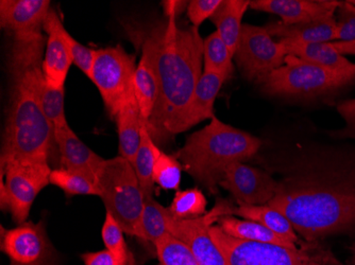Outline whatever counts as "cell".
<instances>
[{
    "instance_id": "cell-1",
    "label": "cell",
    "mask_w": 355,
    "mask_h": 265,
    "mask_svg": "<svg viewBox=\"0 0 355 265\" xmlns=\"http://www.w3.org/2000/svg\"><path fill=\"white\" fill-rule=\"evenodd\" d=\"M278 181L268 205L305 240L355 228V147H311Z\"/></svg>"
},
{
    "instance_id": "cell-2",
    "label": "cell",
    "mask_w": 355,
    "mask_h": 265,
    "mask_svg": "<svg viewBox=\"0 0 355 265\" xmlns=\"http://www.w3.org/2000/svg\"><path fill=\"white\" fill-rule=\"evenodd\" d=\"M42 31L14 37L10 55L11 95L1 150V165L12 161L48 163L55 129L41 103L44 46Z\"/></svg>"
},
{
    "instance_id": "cell-3",
    "label": "cell",
    "mask_w": 355,
    "mask_h": 265,
    "mask_svg": "<svg viewBox=\"0 0 355 265\" xmlns=\"http://www.w3.org/2000/svg\"><path fill=\"white\" fill-rule=\"evenodd\" d=\"M153 45L159 81V97L147 125L153 140L164 145L178 135L202 75L203 39L198 28H181L177 17L141 32Z\"/></svg>"
},
{
    "instance_id": "cell-4",
    "label": "cell",
    "mask_w": 355,
    "mask_h": 265,
    "mask_svg": "<svg viewBox=\"0 0 355 265\" xmlns=\"http://www.w3.org/2000/svg\"><path fill=\"white\" fill-rule=\"evenodd\" d=\"M261 145L260 139L214 116L207 127L187 138L175 157L195 181L209 192L216 193L229 165L252 158Z\"/></svg>"
},
{
    "instance_id": "cell-5",
    "label": "cell",
    "mask_w": 355,
    "mask_h": 265,
    "mask_svg": "<svg viewBox=\"0 0 355 265\" xmlns=\"http://www.w3.org/2000/svg\"><path fill=\"white\" fill-rule=\"evenodd\" d=\"M354 83L355 66L347 71H335L286 55L284 65L259 84L267 95L304 99L331 95Z\"/></svg>"
},
{
    "instance_id": "cell-6",
    "label": "cell",
    "mask_w": 355,
    "mask_h": 265,
    "mask_svg": "<svg viewBox=\"0 0 355 265\" xmlns=\"http://www.w3.org/2000/svg\"><path fill=\"white\" fill-rule=\"evenodd\" d=\"M99 197L125 234L137 237L146 197L132 163L121 156L105 159L96 177Z\"/></svg>"
},
{
    "instance_id": "cell-7",
    "label": "cell",
    "mask_w": 355,
    "mask_h": 265,
    "mask_svg": "<svg viewBox=\"0 0 355 265\" xmlns=\"http://www.w3.org/2000/svg\"><path fill=\"white\" fill-rule=\"evenodd\" d=\"M135 59L121 45L103 48L96 53L89 77L98 89L111 119H115L123 101L135 93Z\"/></svg>"
},
{
    "instance_id": "cell-8",
    "label": "cell",
    "mask_w": 355,
    "mask_h": 265,
    "mask_svg": "<svg viewBox=\"0 0 355 265\" xmlns=\"http://www.w3.org/2000/svg\"><path fill=\"white\" fill-rule=\"evenodd\" d=\"M287 53L284 46L273 41L265 27L245 24L234 57L241 73L257 84L272 71L284 65Z\"/></svg>"
},
{
    "instance_id": "cell-9",
    "label": "cell",
    "mask_w": 355,
    "mask_h": 265,
    "mask_svg": "<svg viewBox=\"0 0 355 265\" xmlns=\"http://www.w3.org/2000/svg\"><path fill=\"white\" fill-rule=\"evenodd\" d=\"M211 237L229 265H309L311 256L305 250L268 243L239 240L213 225Z\"/></svg>"
},
{
    "instance_id": "cell-10",
    "label": "cell",
    "mask_w": 355,
    "mask_h": 265,
    "mask_svg": "<svg viewBox=\"0 0 355 265\" xmlns=\"http://www.w3.org/2000/svg\"><path fill=\"white\" fill-rule=\"evenodd\" d=\"M9 194V211L17 225L24 224L39 193L51 184V169L48 163L12 161L1 165Z\"/></svg>"
},
{
    "instance_id": "cell-11",
    "label": "cell",
    "mask_w": 355,
    "mask_h": 265,
    "mask_svg": "<svg viewBox=\"0 0 355 265\" xmlns=\"http://www.w3.org/2000/svg\"><path fill=\"white\" fill-rule=\"evenodd\" d=\"M234 209L228 202L218 201L207 214L193 220H178L166 212L167 227L175 238L191 248L200 265H229L219 247L211 237L209 229L223 217L233 215Z\"/></svg>"
},
{
    "instance_id": "cell-12",
    "label": "cell",
    "mask_w": 355,
    "mask_h": 265,
    "mask_svg": "<svg viewBox=\"0 0 355 265\" xmlns=\"http://www.w3.org/2000/svg\"><path fill=\"white\" fill-rule=\"evenodd\" d=\"M1 250L10 265H58L59 257L43 222H25L12 229L1 227Z\"/></svg>"
},
{
    "instance_id": "cell-13",
    "label": "cell",
    "mask_w": 355,
    "mask_h": 265,
    "mask_svg": "<svg viewBox=\"0 0 355 265\" xmlns=\"http://www.w3.org/2000/svg\"><path fill=\"white\" fill-rule=\"evenodd\" d=\"M219 186L228 190L239 205H267L276 197L279 181L270 174L243 161L231 163Z\"/></svg>"
},
{
    "instance_id": "cell-14",
    "label": "cell",
    "mask_w": 355,
    "mask_h": 265,
    "mask_svg": "<svg viewBox=\"0 0 355 265\" xmlns=\"http://www.w3.org/2000/svg\"><path fill=\"white\" fill-rule=\"evenodd\" d=\"M64 26L57 12L51 10L44 21L43 30L47 35L43 73L48 85L55 89L65 87L73 57L62 37Z\"/></svg>"
},
{
    "instance_id": "cell-15",
    "label": "cell",
    "mask_w": 355,
    "mask_h": 265,
    "mask_svg": "<svg viewBox=\"0 0 355 265\" xmlns=\"http://www.w3.org/2000/svg\"><path fill=\"white\" fill-rule=\"evenodd\" d=\"M340 1L335 0H253L250 8L257 11L276 14L285 25L310 23L334 17Z\"/></svg>"
},
{
    "instance_id": "cell-16",
    "label": "cell",
    "mask_w": 355,
    "mask_h": 265,
    "mask_svg": "<svg viewBox=\"0 0 355 265\" xmlns=\"http://www.w3.org/2000/svg\"><path fill=\"white\" fill-rule=\"evenodd\" d=\"M49 0H1L0 25L14 37H24L43 30L51 12Z\"/></svg>"
},
{
    "instance_id": "cell-17",
    "label": "cell",
    "mask_w": 355,
    "mask_h": 265,
    "mask_svg": "<svg viewBox=\"0 0 355 265\" xmlns=\"http://www.w3.org/2000/svg\"><path fill=\"white\" fill-rule=\"evenodd\" d=\"M131 37L139 39L141 46V57L135 75V93L139 103L141 118L148 125L159 97V81L155 69V53L150 42L139 32Z\"/></svg>"
},
{
    "instance_id": "cell-18",
    "label": "cell",
    "mask_w": 355,
    "mask_h": 265,
    "mask_svg": "<svg viewBox=\"0 0 355 265\" xmlns=\"http://www.w3.org/2000/svg\"><path fill=\"white\" fill-rule=\"evenodd\" d=\"M55 141L61 155V168L83 173L96 181L105 158L83 143L69 125L55 129Z\"/></svg>"
},
{
    "instance_id": "cell-19",
    "label": "cell",
    "mask_w": 355,
    "mask_h": 265,
    "mask_svg": "<svg viewBox=\"0 0 355 265\" xmlns=\"http://www.w3.org/2000/svg\"><path fill=\"white\" fill-rule=\"evenodd\" d=\"M228 79L225 75L218 73H202L193 91L189 107L185 111L184 117L178 127V134L214 117L215 100L221 86Z\"/></svg>"
},
{
    "instance_id": "cell-20",
    "label": "cell",
    "mask_w": 355,
    "mask_h": 265,
    "mask_svg": "<svg viewBox=\"0 0 355 265\" xmlns=\"http://www.w3.org/2000/svg\"><path fill=\"white\" fill-rule=\"evenodd\" d=\"M336 19H318L310 23L285 25L282 21L267 24L265 29L280 41L298 44L332 43L336 39Z\"/></svg>"
},
{
    "instance_id": "cell-21",
    "label": "cell",
    "mask_w": 355,
    "mask_h": 265,
    "mask_svg": "<svg viewBox=\"0 0 355 265\" xmlns=\"http://www.w3.org/2000/svg\"><path fill=\"white\" fill-rule=\"evenodd\" d=\"M119 135V156L131 163L139 150L141 136V118L135 93L123 101L115 117Z\"/></svg>"
},
{
    "instance_id": "cell-22",
    "label": "cell",
    "mask_w": 355,
    "mask_h": 265,
    "mask_svg": "<svg viewBox=\"0 0 355 265\" xmlns=\"http://www.w3.org/2000/svg\"><path fill=\"white\" fill-rule=\"evenodd\" d=\"M284 46L287 55L298 57L303 61L315 65L335 69L347 71L353 68L355 64L351 63L345 55H340L335 49L332 43L298 44L291 42L279 41Z\"/></svg>"
},
{
    "instance_id": "cell-23",
    "label": "cell",
    "mask_w": 355,
    "mask_h": 265,
    "mask_svg": "<svg viewBox=\"0 0 355 265\" xmlns=\"http://www.w3.org/2000/svg\"><path fill=\"white\" fill-rule=\"evenodd\" d=\"M248 7H250L249 0H223L214 15L209 19L216 26L217 33L225 42L233 57L241 37V19Z\"/></svg>"
},
{
    "instance_id": "cell-24",
    "label": "cell",
    "mask_w": 355,
    "mask_h": 265,
    "mask_svg": "<svg viewBox=\"0 0 355 265\" xmlns=\"http://www.w3.org/2000/svg\"><path fill=\"white\" fill-rule=\"evenodd\" d=\"M233 214L239 215L245 220L260 223L281 238L295 244L299 241L292 223L289 222L288 219L281 211L269 206L268 204L260 206L239 205V208L234 209Z\"/></svg>"
},
{
    "instance_id": "cell-25",
    "label": "cell",
    "mask_w": 355,
    "mask_h": 265,
    "mask_svg": "<svg viewBox=\"0 0 355 265\" xmlns=\"http://www.w3.org/2000/svg\"><path fill=\"white\" fill-rule=\"evenodd\" d=\"M225 234L239 240L252 241V242L268 243V244L281 245L289 248H298L295 243L281 238L275 234L270 229L263 226L260 223L253 222L250 220H239L233 218L231 215L223 217L218 221Z\"/></svg>"
},
{
    "instance_id": "cell-26",
    "label": "cell",
    "mask_w": 355,
    "mask_h": 265,
    "mask_svg": "<svg viewBox=\"0 0 355 265\" xmlns=\"http://www.w3.org/2000/svg\"><path fill=\"white\" fill-rule=\"evenodd\" d=\"M155 143L149 134L146 123L141 121V143L132 165L146 199H151L155 193V181H153V165H155L153 145Z\"/></svg>"
},
{
    "instance_id": "cell-27",
    "label": "cell",
    "mask_w": 355,
    "mask_h": 265,
    "mask_svg": "<svg viewBox=\"0 0 355 265\" xmlns=\"http://www.w3.org/2000/svg\"><path fill=\"white\" fill-rule=\"evenodd\" d=\"M232 55L216 32L203 41V73H214L230 79L234 73Z\"/></svg>"
},
{
    "instance_id": "cell-28",
    "label": "cell",
    "mask_w": 355,
    "mask_h": 265,
    "mask_svg": "<svg viewBox=\"0 0 355 265\" xmlns=\"http://www.w3.org/2000/svg\"><path fill=\"white\" fill-rule=\"evenodd\" d=\"M167 207L151 199H146L141 222H139L137 238L153 245L171 235L166 222Z\"/></svg>"
},
{
    "instance_id": "cell-29",
    "label": "cell",
    "mask_w": 355,
    "mask_h": 265,
    "mask_svg": "<svg viewBox=\"0 0 355 265\" xmlns=\"http://www.w3.org/2000/svg\"><path fill=\"white\" fill-rule=\"evenodd\" d=\"M155 165H153V181L164 190H179L181 183L182 165L173 155L166 154L155 143Z\"/></svg>"
},
{
    "instance_id": "cell-30",
    "label": "cell",
    "mask_w": 355,
    "mask_h": 265,
    "mask_svg": "<svg viewBox=\"0 0 355 265\" xmlns=\"http://www.w3.org/2000/svg\"><path fill=\"white\" fill-rule=\"evenodd\" d=\"M51 185L58 187L69 197L73 195H96L99 197L97 183L83 173L60 168L51 171Z\"/></svg>"
},
{
    "instance_id": "cell-31",
    "label": "cell",
    "mask_w": 355,
    "mask_h": 265,
    "mask_svg": "<svg viewBox=\"0 0 355 265\" xmlns=\"http://www.w3.org/2000/svg\"><path fill=\"white\" fill-rule=\"evenodd\" d=\"M207 209V199L198 189L177 191L168 207L169 213L178 220H193L202 217Z\"/></svg>"
},
{
    "instance_id": "cell-32",
    "label": "cell",
    "mask_w": 355,
    "mask_h": 265,
    "mask_svg": "<svg viewBox=\"0 0 355 265\" xmlns=\"http://www.w3.org/2000/svg\"><path fill=\"white\" fill-rule=\"evenodd\" d=\"M155 247L161 265H200L191 248L171 234L157 241Z\"/></svg>"
},
{
    "instance_id": "cell-33",
    "label": "cell",
    "mask_w": 355,
    "mask_h": 265,
    "mask_svg": "<svg viewBox=\"0 0 355 265\" xmlns=\"http://www.w3.org/2000/svg\"><path fill=\"white\" fill-rule=\"evenodd\" d=\"M64 98H65V87L55 89L44 81L41 89L42 109L45 113L46 118L51 123L53 129L69 125L64 109Z\"/></svg>"
},
{
    "instance_id": "cell-34",
    "label": "cell",
    "mask_w": 355,
    "mask_h": 265,
    "mask_svg": "<svg viewBox=\"0 0 355 265\" xmlns=\"http://www.w3.org/2000/svg\"><path fill=\"white\" fill-rule=\"evenodd\" d=\"M123 232L125 231L123 230L119 222L113 218V215L107 212L105 223H103V229H101V237H103L105 248L109 250L110 252L114 253L119 258L129 262L130 261V252L128 250L127 244H125Z\"/></svg>"
},
{
    "instance_id": "cell-35",
    "label": "cell",
    "mask_w": 355,
    "mask_h": 265,
    "mask_svg": "<svg viewBox=\"0 0 355 265\" xmlns=\"http://www.w3.org/2000/svg\"><path fill=\"white\" fill-rule=\"evenodd\" d=\"M62 37H63L64 41H65L69 51H71L73 64L85 75L89 77L97 51L92 49V48L85 47L83 44L76 41L65 28L62 29Z\"/></svg>"
},
{
    "instance_id": "cell-36",
    "label": "cell",
    "mask_w": 355,
    "mask_h": 265,
    "mask_svg": "<svg viewBox=\"0 0 355 265\" xmlns=\"http://www.w3.org/2000/svg\"><path fill=\"white\" fill-rule=\"evenodd\" d=\"M336 39L335 42L355 41V7L348 1H340L337 9Z\"/></svg>"
},
{
    "instance_id": "cell-37",
    "label": "cell",
    "mask_w": 355,
    "mask_h": 265,
    "mask_svg": "<svg viewBox=\"0 0 355 265\" xmlns=\"http://www.w3.org/2000/svg\"><path fill=\"white\" fill-rule=\"evenodd\" d=\"M223 0H191L187 5V16L193 27L198 28L203 21L211 19Z\"/></svg>"
},
{
    "instance_id": "cell-38",
    "label": "cell",
    "mask_w": 355,
    "mask_h": 265,
    "mask_svg": "<svg viewBox=\"0 0 355 265\" xmlns=\"http://www.w3.org/2000/svg\"><path fill=\"white\" fill-rule=\"evenodd\" d=\"M337 111L344 118L346 127L340 131H330L329 134L337 139H355V99L338 103Z\"/></svg>"
},
{
    "instance_id": "cell-39",
    "label": "cell",
    "mask_w": 355,
    "mask_h": 265,
    "mask_svg": "<svg viewBox=\"0 0 355 265\" xmlns=\"http://www.w3.org/2000/svg\"><path fill=\"white\" fill-rule=\"evenodd\" d=\"M85 265H129L128 261L119 258L109 250L101 252L87 253L81 256Z\"/></svg>"
},
{
    "instance_id": "cell-40",
    "label": "cell",
    "mask_w": 355,
    "mask_h": 265,
    "mask_svg": "<svg viewBox=\"0 0 355 265\" xmlns=\"http://www.w3.org/2000/svg\"><path fill=\"white\" fill-rule=\"evenodd\" d=\"M162 3L167 17H177L178 14H180L182 10L189 5L187 1H175V0L163 1Z\"/></svg>"
},
{
    "instance_id": "cell-41",
    "label": "cell",
    "mask_w": 355,
    "mask_h": 265,
    "mask_svg": "<svg viewBox=\"0 0 355 265\" xmlns=\"http://www.w3.org/2000/svg\"><path fill=\"white\" fill-rule=\"evenodd\" d=\"M333 46L340 55H355V41L354 42H333Z\"/></svg>"
},
{
    "instance_id": "cell-42",
    "label": "cell",
    "mask_w": 355,
    "mask_h": 265,
    "mask_svg": "<svg viewBox=\"0 0 355 265\" xmlns=\"http://www.w3.org/2000/svg\"><path fill=\"white\" fill-rule=\"evenodd\" d=\"M3 172L1 171V183H0V206L3 210L9 211V194H8L6 181H3Z\"/></svg>"
},
{
    "instance_id": "cell-43",
    "label": "cell",
    "mask_w": 355,
    "mask_h": 265,
    "mask_svg": "<svg viewBox=\"0 0 355 265\" xmlns=\"http://www.w3.org/2000/svg\"><path fill=\"white\" fill-rule=\"evenodd\" d=\"M328 253L327 254L317 255L315 257H311L309 265H327L328 264Z\"/></svg>"
},
{
    "instance_id": "cell-44",
    "label": "cell",
    "mask_w": 355,
    "mask_h": 265,
    "mask_svg": "<svg viewBox=\"0 0 355 265\" xmlns=\"http://www.w3.org/2000/svg\"><path fill=\"white\" fill-rule=\"evenodd\" d=\"M332 261H333V262H330V260H329V253H328V263H329V264H331V265H343V264H340V262H337V261L335 260L334 257H332Z\"/></svg>"
},
{
    "instance_id": "cell-45",
    "label": "cell",
    "mask_w": 355,
    "mask_h": 265,
    "mask_svg": "<svg viewBox=\"0 0 355 265\" xmlns=\"http://www.w3.org/2000/svg\"><path fill=\"white\" fill-rule=\"evenodd\" d=\"M349 3H350L351 5L354 6L355 7V0H349Z\"/></svg>"
},
{
    "instance_id": "cell-46",
    "label": "cell",
    "mask_w": 355,
    "mask_h": 265,
    "mask_svg": "<svg viewBox=\"0 0 355 265\" xmlns=\"http://www.w3.org/2000/svg\"><path fill=\"white\" fill-rule=\"evenodd\" d=\"M353 252H354V260H355V244H354V247H353Z\"/></svg>"
}]
</instances>
